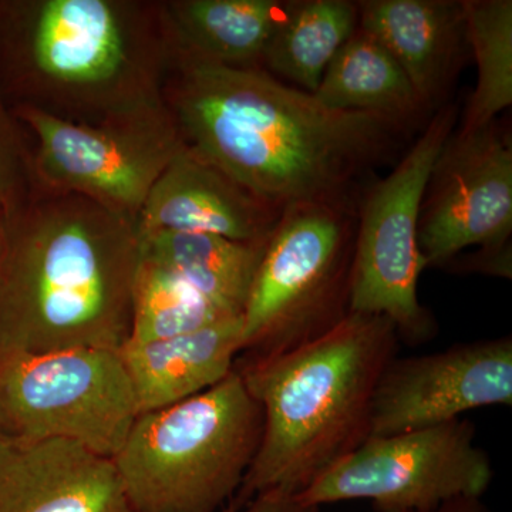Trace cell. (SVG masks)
I'll use <instances>...</instances> for the list:
<instances>
[{
  "mask_svg": "<svg viewBox=\"0 0 512 512\" xmlns=\"http://www.w3.org/2000/svg\"><path fill=\"white\" fill-rule=\"evenodd\" d=\"M262 426L234 367L211 389L140 414L114 466L136 512H220L247 476Z\"/></svg>",
  "mask_w": 512,
  "mask_h": 512,
  "instance_id": "obj_5",
  "label": "cell"
},
{
  "mask_svg": "<svg viewBox=\"0 0 512 512\" xmlns=\"http://www.w3.org/2000/svg\"><path fill=\"white\" fill-rule=\"evenodd\" d=\"M399 335L383 316L349 313L299 348L238 357V370L262 410L261 441L227 510L269 491L298 495L370 437L373 399Z\"/></svg>",
  "mask_w": 512,
  "mask_h": 512,
  "instance_id": "obj_3",
  "label": "cell"
},
{
  "mask_svg": "<svg viewBox=\"0 0 512 512\" xmlns=\"http://www.w3.org/2000/svg\"><path fill=\"white\" fill-rule=\"evenodd\" d=\"M359 28L400 64L424 106H447L468 52L463 0H363Z\"/></svg>",
  "mask_w": 512,
  "mask_h": 512,
  "instance_id": "obj_15",
  "label": "cell"
},
{
  "mask_svg": "<svg viewBox=\"0 0 512 512\" xmlns=\"http://www.w3.org/2000/svg\"><path fill=\"white\" fill-rule=\"evenodd\" d=\"M511 404L510 336L394 357L377 383L370 437L439 426L471 410Z\"/></svg>",
  "mask_w": 512,
  "mask_h": 512,
  "instance_id": "obj_12",
  "label": "cell"
},
{
  "mask_svg": "<svg viewBox=\"0 0 512 512\" xmlns=\"http://www.w3.org/2000/svg\"><path fill=\"white\" fill-rule=\"evenodd\" d=\"M6 218H0V252H2L3 244V227H5Z\"/></svg>",
  "mask_w": 512,
  "mask_h": 512,
  "instance_id": "obj_26",
  "label": "cell"
},
{
  "mask_svg": "<svg viewBox=\"0 0 512 512\" xmlns=\"http://www.w3.org/2000/svg\"><path fill=\"white\" fill-rule=\"evenodd\" d=\"M313 96L339 111L377 114L421 131L433 113L393 56L357 26L320 80Z\"/></svg>",
  "mask_w": 512,
  "mask_h": 512,
  "instance_id": "obj_18",
  "label": "cell"
},
{
  "mask_svg": "<svg viewBox=\"0 0 512 512\" xmlns=\"http://www.w3.org/2000/svg\"><path fill=\"white\" fill-rule=\"evenodd\" d=\"M242 352V316L207 328L119 350L138 412H154L191 399L222 382Z\"/></svg>",
  "mask_w": 512,
  "mask_h": 512,
  "instance_id": "obj_16",
  "label": "cell"
},
{
  "mask_svg": "<svg viewBox=\"0 0 512 512\" xmlns=\"http://www.w3.org/2000/svg\"><path fill=\"white\" fill-rule=\"evenodd\" d=\"M228 318L235 316L222 311L180 276L141 255L140 251L131 295V328L127 342L175 338Z\"/></svg>",
  "mask_w": 512,
  "mask_h": 512,
  "instance_id": "obj_22",
  "label": "cell"
},
{
  "mask_svg": "<svg viewBox=\"0 0 512 512\" xmlns=\"http://www.w3.org/2000/svg\"><path fill=\"white\" fill-rule=\"evenodd\" d=\"M512 144L500 121L454 130L431 171L419 220L427 268H443L461 252L511 259Z\"/></svg>",
  "mask_w": 512,
  "mask_h": 512,
  "instance_id": "obj_11",
  "label": "cell"
},
{
  "mask_svg": "<svg viewBox=\"0 0 512 512\" xmlns=\"http://www.w3.org/2000/svg\"><path fill=\"white\" fill-rule=\"evenodd\" d=\"M171 60L262 67L266 47L284 22L281 0H175L160 6Z\"/></svg>",
  "mask_w": 512,
  "mask_h": 512,
  "instance_id": "obj_17",
  "label": "cell"
},
{
  "mask_svg": "<svg viewBox=\"0 0 512 512\" xmlns=\"http://www.w3.org/2000/svg\"><path fill=\"white\" fill-rule=\"evenodd\" d=\"M357 202L282 210L242 312V357L289 352L349 315Z\"/></svg>",
  "mask_w": 512,
  "mask_h": 512,
  "instance_id": "obj_6",
  "label": "cell"
},
{
  "mask_svg": "<svg viewBox=\"0 0 512 512\" xmlns=\"http://www.w3.org/2000/svg\"><path fill=\"white\" fill-rule=\"evenodd\" d=\"M426 512H490L481 503L480 497H457L444 501Z\"/></svg>",
  "mask_w": 512,
  "mask_h": 512,
  "instance_id": "obj_25",
  "label": "cell"
},
{
  "mask_svg": "<svg viewBox=\"0 0 512 512\" xmlns=\"http://www.w3.org/2000/svg\"><path fill=\"white\" fill-rule=\"evenodd\" d=\"M282 208L262 200L190 147L178 151L138 212V237L198 232L268 242Z\"/></svg>",
  "mask_w": 512,
  "mask_h": 512,
  "instance_id": "obj_13",
  "label": "cell"
},
{
  "mask_svg": "<svg viewBox=\"0 0 512 512\" xmlns=\"http://www.w3.org/2000/svg\"><path fill=\"white\" fill-rule=\"evenodd\" d=\"M138 262L136 220L82 195L32 188L3 227L0 357L119 352Z\"/></svg>",
  "mask_w": 512,
  "mask_h": 512,
  "instance_id": "obj_2",
  "label": "cell"
},
{
  "mask_svg": "<svg viewBox=\"0 0 512 512\" xmlns=\"http://www.w3.org/2000/svg\"><path fill=\"white\" fill-rule=\"evenodd\" d=\"M359 26V3L289 2L284 22L266 47L262 69L306 93H315L329 63Z\"/></svg>",
  "mask_w": 512,
  "mask_h": 512,
  "instance_id": "obj_20",
  "label": "cell"
},
{
  "mask_svg": "<svg viewBox=\"0 0 512 512\" xmlns=\"http://www.w3.org/2000/svg\"><path fill=\"white\" fill-rule=\"evenodd\" d=\"M171 49L160 6L120 0L0 2V79L62 119L164 106Z\"/></svg>",
  "mask_w": 512,
  "mask_h": 512,
  "instance_id": "obj_4",
  "label": "cell"
},
{
  "mask_svg": "<svg viewBox=\"0 0 512 512\" xmlns=\"http://www.w3.org/2000/svg\"><path fill=\"white\" fill-rule=\"evenodd\" d=\"M266 244L198 232L140 237L141 255L173 271L232 316L244 312Z\"/></svg>",
  "mask_w": 512,
  "mask_h": 512,
  "instance_id": "obj_19",
  "label": "cell"
},
{
  "mask_svg": "<svg viewBox=\"0 0 512 512\" xmlns=\"http://www.w3.org/2000/svg\"><path fill=\"white\" fill-rule=\"evenodd\" d=\"M0 512H136L113 458L67 440L0 436Z\"/></svg>",
  "mask_w": 512,
  "mask_h": 512,
  "instance_id": "obj_14",
  "label": "cell"
},
{
  "mask_svg": "<svg viewBox=\"0 0 512 512\" xmlns=\"http://www.w3.org/2000/svg\"><path fill=\"white\" fill-rule=\"evenodd\" d=\"M140 416L117 350L0 357V436L67 440L114 458Z\"/></svg>",
  "mask_w": 512,
  "mask_h": 512,
  "instance_id": "obj_9",
  "label": "cell"
},
{
  "mask_svg": "<svg viewBox=\"0 0 512 512\" xmlns=\"http://www.w3.org/2000/svg\"><path fill=\"white\" fill-rule=\"evenodd\" d=\"M225 512H319V508L306 507L299 503L295 495L269 491L258 495L238 510H225Z\"/></svg>",
  "mask_w": 512,
  "mask_h": 512,
  "instance_id": "obj_24",
  "label": "cell"
},
{
  "mask_svg": "<svg viewBox=\"0 0 512 512\" xmlns=\"http://www.w3.org/2000/svg\"><path fill=\"white\" fill-rule=\"evenodd\" d=\"M493 476L476 426L457 419L369 437L295 497L312 508L362 500L376 512H426L451 498H481Z\"/></svg>",
  "mask_w": 512,
  "mask_h": 512,
  "instance_id": "obj_10",
  "label": "cell"
},
{
  "mask_svg": "<svg viewBox=\"0 0 512 512\" xmlns=\"http://www.w3.org/2000/svg\"><path fill=\"white\" fill-rule=\"evenodd\" d=\"M30 154L0 82V218H8L32 191Z\"/></svg>",
  "mask_w": 512,
  "mask_h": 512,
  "instance_id": "obj_23",
  "label": "cell"
},
{
  "mask_svg": "<svg viewBox=\"0 0 512 512\" xmlns=\"http://www.w3.org/2000/svg\"><path fill=\"white\" fill-rule=\"evenodd\" d=\"M165 103L185 146L262 200L359 201L417 131L377 116L329 109L262 67L173 59Z\"/></svg>",
  "mask_w": 512,
  "mask_h": 512,
  "instance_id": "obj_1",
  "label": "cell"
},
{
  "mask_svg": "<svg viewBox=\"0 0 512 512\" xmlns=\"http://www.w3.org/2000/svg\"><path fill=\"white\" fill-rule=\"evenodd\" d=\"M457 119L456 104L437 110L392 173L367 184L357 202L349 313L389 319L399 339L412 345L427 342L437 330L417 295L427 268L419 220L431 171Z\"/></svg>",
  "mask_w": 512,
  "mask_h": 512,
  "instance_id": "obj_7",
  "label": "cell"
},
{
  "mask_svg": "<svg viewBox=\"0 0 512 512\" xmlns=\"http://www.w3.org/2000/svg\"><path fill=\"white\" fill-rule=\"evenodd\" d=\"M468 47L477 64V86L458 133L493 123L512 104V2L463 0Z\"/></svg>",
  "mask_w": 512,
  "mask_h": 512,
  "instance_id": "obj_21",
  "label": "cell"
},
{
  "mask_svg": "<svg viewBox=\"0 0 512 512\" xmlns=\"http://www.w3.org/2000/svg\"><path fill=\"white\" fill-rule=\"evenodd\" d=\"M13 114L36 140L35 153L30 154L36 187L82 195L133 220L184 147L167 103L99 121L62 119L29 104H18Z\"/></svg>",
  "mask_w": 512,
  "mask_h": 512,
  "instance_id": "obj_8",
  "label": "cell"
}]
</instances>
